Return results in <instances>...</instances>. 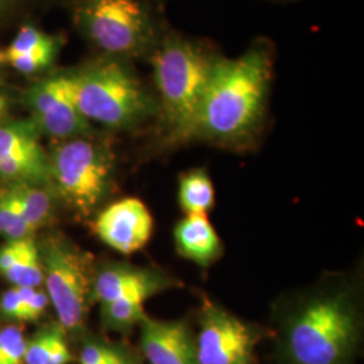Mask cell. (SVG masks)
Here are the masks:
<instances>
[{"label":"cell","instance_id":"1","mask_svg":"<svg viewBox=\"0 0 364 364\" xmlns=\"http://www.w3.org/2000/svg\"><path fill=\"white\" fill-rule=\"evenodd\" d=\"M273 58L257 46L237 58L216 57L191 138L223 144L250 141L264 117Z\"/></svg>","mask_w":364,"mask_h":364},{"label":"cell","instance_id":"2","mask_svg":"<svg viewBox=\"0 0 364 364\" xmlns=\"http://www.w3.org/2000/svg\"><path fill=\"white\" fill-rule=\"evenodd\" d=\"M216 55L192 41L170 36L153 50L154 81L171 141L191 139Z\"/></svg>","mask_w":364,"mask_h":364},{"label":"cell","instance_id":"3","mask_svg":"<svg viewBox=\"0 0 364 364\" xmlns=\"http://www.w3.org/2000/svg\"><path fill=\"white\" fill-rule=\"evenodd\" d=\"M359 338V318L347 291L306 301L290 318L285 350L291 364H346Z\"/></svg>","mask_w":364,"mask_h":364},{"label":"cell","instance_id":"4","mask_svg":"<svg viewBox=\"0 0 364 364\" xmlns=\"http://www.w3.org/2000/svg\"><path fill=\"white\" fill-rule=\"evenodd\" d=\"M70 78L78 111L88 122L130 129L158 109L136 75L117 58L70 73Z\"/></svg>","mask_w":364,"mask_h":364},{"label":"cell","instance_id":"5","mask_svg":"<svg viewBox=\"0 0 364 364\" xmlns=\"http://www.w3.org/2000/svg\"><path fill=\"white\" fill-rule=\"evenodd\" d=\"M49 164L50 182L58 195L80 215H91L105 197L112 176L109 151L82 135L58 144Z\"/></svg>","mask_w":364,"mask_h":364},{"label":"cell","instance_id":"6","mask_svg":"<svg viewBox=\"0 0 364 364\" xmlns=\"http://www.w3.org/2000/svg\"><path fill=\"white\" fill-rule=\"evenodd\" d=\"M77 22L100 50L114 57L138 55L154 45L151 19L138 0H81Z\"/></svg>","mask_w":364,"mask_h":364},{"label":"cell","instance_id":"7","mask_svg":"<svg viewBox=\"0 0 364 364\" xmlns=\"http://www.w3.org/2000/svg\"><path fill=\"white\" fill-rule=\"evenodd\" d=\"M41 258L45 291L61 326L77 329L84 323L93 287L88 255L63 240L52 239L42 250Z\"/></svg>","mask_w":364,"mask_h":364},{"label":"cell","instance_id":"8","mask_svg":"<svg viewBox=\"0 0 364 364\" xmlns=\"http://www.w3.org/2000/svg\"><path fill=\"white\" fill-rule=\"evenodd\" d=\"M259 338L254 326L205 301L195 341L196 364H251Z\"/></svg>","mask_w":364,"mask_h":364},{"label":"cell","instance_id":"9","mask_svg":"<svg viewBox=\"0 0 364 364\" xmlns=\"http://www.w3.org/2000/svg\"><path fill=\"white\" fill-rule=\"evenodd\" d=\"M26 103L38 130L66 141L87 135L90 122L78 111L70 73L39 81L27 92Z\"/></svg>","mask_w":364,"mask_h":364},{"label":"cell","instance_id":"10","mask_svg":"<svg viewBox=\"0 0 364 364\" xmlns=\"http://www.w3.org/2000/svg\"><path fill=\"white\" fill-rule=\"evenodd\" d=\"M154 228L150 210L139 198L127 197L103 209L93 221L97 237L123 255H132L149 243Z\"/></svg>","mask_w":364,"mask_h":364},{"label":"cell","instance_id":"11","mask_svg":"<svg viewBox=\"0 0 364 364\" xmlns=\"http://www.w3.org/2000/svg\"><path fill=\"white\" fill-rule=\"evenodd\" d=\"M139 326L149 364H196L195 340L185 323L146 317Z\"/></svg>","mask_w":364,"mask_h":364},{"label":"cell","instance_id":"12","mask_svg":"<svg viewBox=\"0 0 364 364\" xmlns=\"http://www.w3.org/2000/svg\"><path fill=\"white\" fill-rule=\"evenodd\" d=\"M174 287V281L154 270L136 267H109L93 279L92 296L100 304L127 297L149 299Z\"/></svg>","mask_w":364,"mask_h":364},{"label":"cell","instance_id":"13","mask_svg":"<svg viewBox=\"0 0 364 364\" xmlns=\"http://www.w3.org/2000/svg\"><path fill=\"white\" fill-rule=\"evenodd\" d=\"M176 248L185 259L208 266L221 254V240L208 215H185L174 228Z\"/></svg>","mask_w":364,"mask_h":364},{"label":"cell","instance_id":"14","mask_svg":"<svg viewBox=\"0 0 364 364\" xmlns=\"http://www.w3.org/2000/svg\"><path fill=\"white\" fill-rule=\"evenodd\" d=\"M0 191L33 231L38 230L50 218L52 198L49 192L43 189V185L33 182H9V185L0 188Z\"/></svg>","mask_w":364,"mask_h":364},{"label":"cell","instance_id":"15","mask_svg":"<svg viewBox=\"0 0 364 364\" xmlns=\"http://www.w3.org/2000/svg\"><path fill=\"white\" fill-rule=\"evenodd\" d=\"M38 127L26 122L0 123V159L48 158L39 142Z\"/></svg>","mask_w":364,"mask_h":364},{"label":"cell","instance_id":"16","mask_svg":"<svg viewBox=\"0 0 364 364\" xmlns=\"http://www.w3.org/2000/svg\"><path fill=\"white\" fill-rule=\"evenodd\" d=\"M178 203L185 215H208L215 205V189L205 170H189L182 174L178 183Z\"/></svg>","mask_w":364,"mask_h":364},{"label":"cell","instance_id":"17","mask_svg":"<svg viewBox=\"0 0 364 364\" xmlns=\"http://www.w3.org/2000/svg\"><path fill=\"white\" fill-rule=\"evenodd\" d=\"M4 275L14 287H41L43 282V264L41 251L31 237L23 240V247L19 257Z\"/></svg>","mask_w":364,"mask_h":364},{"label":"cell","instance_id":"18","mask_svg":"<svg viewBox=\"0 0 364 364\" xmlns=\"http://www.w3.org/2000/svg\"><path fill=\"white\" fill-rule=\"evenodd\" d=\"M146 301L142 297H127L102 304L105 323L119 331L141 324L147 317L144 313Z\"/></svg>","mask_w":364,"mask_h":364},{"label":"cell","instance_id":"19","mask_svg":"<svg viewBox=\"0 0 364 364\" xmlns=\"http://www.w3.org/2000/svg\"><path fill=\"white\" fill-rule=\"evenodd\" d=\"M54 45H60V41L55 37L43 33L37 27L23 26L16 33L10 46L4 50V54L6 60L10 61L16 57H22Z\"/></svg>","mask_w":364,"mask_h":364},{"label":"cell","instance_id":"20","mask_svg":"<svg viewBox=\"0 0 364 364\" xmlns=\"http://www.w3.org/2000/svg\"><path fill=\"white\" fill-rule=\"evenodd\" d=\"M34 231L0 191V235L10 240L31 237Z\"/></svg>","mask_w":364,"mask_h":364},{"label":"cell","instance_id":"21","mask_svg":"<svg viewBox=\"0 0 364 364\" xmlns=\"http://www.w3.org/2000/svg\"><path fill=\"white\" fill-rule=\"evenodd\" d=\"M26 347L27 341L19 328H4L0 332V364L23 363Z\"/></svg>","mask_w":364,"mask_h":364},{"label":"cell","instance_id":"22","mask_svg":"<svg viewBox=\"0 0 364 364\" xmlns=\"http://www.w3.org/2000/svg\"><path fill=\"white\" fill-rule=\"evenodd\" d=\"M58 48H60V45L41 49L37 52L13 58V60L7 61V64L13 66L16 72H19L22 75H33V73H37V72L46 69L48 66H50L58 53Z\"/></svg>","mask_w":364,"mask_h":364},{"label":"cell","instance_id":"23","mask_svg":"<svg viewBox=\"0 0 364 364\" xmlns=\"http://www.w3.org/2000/svg\"><path fill=\"white\" fill-rule=\"evenodd\" d=\"M60 336L63 335L58 331H48L27 343L25 363L46 364Z\"/></svg>","mask_w":364,"mask_h":364},{"label":"cell","instance_id":"24","mask_svg":"<svg viewBox=\"0 0 364 364\" xmlns=\"http://www.w3.org/2000/svg\"><path fill=\"white\" fill-rule=\"evenodd\" d=\"M129 360L120 352L100 344H88L80 355V364H115Z\"/></svg>","mask_w":364,"mask_h":364},{"label":"cell","instance_id":"25","mask_svg":"<svg viewBox=\"0 0 364 364\" xmlns=\"http://www.w3.org/2000/svg\"><path fill=\"white\" fill-rule=\"evenodd\" d=\"M0 308H1V312L4 313L7 317L25 321V305L21 299L16 287H14L3 294V297L0 299Z\"/></svg>","mask_w":364,"mask_h":364},{"label":"cell","instance_id":"26","mask_svg":"<svg viewBox=\"0 0 364 364\" xmlns=\"http://www.w3.org/2000/svg\"><path fill=\"white\" fill-rule=\"evenodd\" d=\"M25 239L10 240L4 247L0 250V273H6L13 266L14 262L16 260L22 251Z\"/></svg>","mask_w":364,"mask_h":364},{"label":"cell","instance_id":"27","mask_svg":"<svg viewBox=\"0 0 364 364\" xmlns=\"http://www.w3.org/2000/svg\"><path fill=\"white\" fill-rule=\"evenodd\" d=\"M50 304V299L48 297L45 290L37 289L34 296L30 299L26 308V321L38 320L39 317L46 311L48 305Z\"/></svg>","mask_w":364,"mask_h":364},{"label":"cell","instance_id":"28","mask_svg":"<svg viewBox=\"0 0 364 364\" xmlns=\"http://www.w3.org/2000/svg\"><path fill=\"white\" fill-rule=\"evenodd\" d=\"M70 360H72V353L69 351L65 338L60 336L46 364H68Z\"/></svg>","mask_w":364,"mask_h":364},{"label":"cell","instance_id":"29","mask_svg":"<svg viewBox=\"0 0 364 364\" xmlns=\"http://www.w3.org/2000/svg\"><path fill=\"white\" fill-rule=\"evenodd\" d=\"M7 111H9V102H7V97L0 93V123L4 122L6 115H7Z\"/></svg>","mask_w":364,"mask_h":364},{"label":"cell","instance_id":"30","mask_svg":"<svg viewBox=\"0 0 364 364\" xmlns=\"http://www.w3.org/2000/svg\"><path fill=\"white\" fill-rule=\"evenodd\" d=\"M7 64V60H6V54H4V50H1L0 49V69L3 68V66Z\"/></svg>","mask_w":364,"mask_h":364},{"label":"cell","instance_id":"31","mask_svg":"<svg viewBox=\"0 0 364 364\" xmlns=\"http://www.w3.org/2000/svg\"><path fill=\"white\" fill-rule=\"evenodd\" d=\"M115 364H131L130 360H126V362H122V363H115Z\"/></svg>","mask_w":364,"mask_h":364},{"label":"cell","instance_id":"32","mask_svg":"<svg viewBox=\"0 0 364 364\" xmlns=\"http://www.w3.org/2000/svg\"><path fill=\"white\" fill-rule=\"evenodd\" d=\"M3 1H4V0H0V7H1V4H3Z\"/></svg>","mask_w":364,"mask_h":364}]
</instances>
